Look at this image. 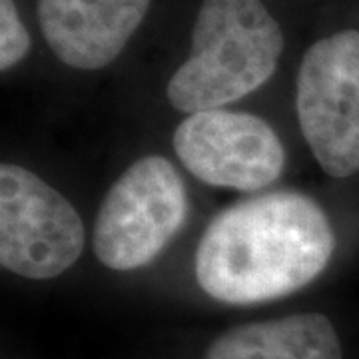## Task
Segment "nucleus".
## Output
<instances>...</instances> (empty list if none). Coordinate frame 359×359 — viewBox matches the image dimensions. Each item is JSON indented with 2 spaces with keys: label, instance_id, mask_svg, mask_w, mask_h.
I'll use <instances>...</instances> for the list:
<instances>
[{
  "label": "nucleus",
  "instance_id": "obj_1",
  "mask_svg": "<svg viewBox=\"0 0 359 359\" xmlns=\"http://www.w3.org/2000/svg\"><path fill=\"white\" fill-rule=\"evenodd\" d=\"M332 224L299 192L240 200L208 224L196 250V280L224 304L278 299L311 283L334 256Z\"/></svg>",
  "mask_w": 359,
  "mask_h": 359
},
{
  "label": "nucleus",
  "instance_id": "obj_2",
  "mask_svg": "<svg viewBox=\"0 0 359 359\" xmlns=\"http://www.w3.org/2000/svg\"><path fill=\"white\" fill-rule=\"evenodd\" d=\"M283 34L262 0H202L192 52L168 82L186 114L219 110L256 92L276 72Z\"/></svg>",
  "mask_w": 359,
  "mask_h": 359
},
{
  "label": "nucleus",
  "instance_id": "obj_3",
  "mask_svg": "<svg viewBox=\"0 0 359 359\" xmlns=\"http://www.w3.org/2000/svg\"><path fill=\"white\" fill-rule=\"evenodd\" d=\"M188 196L178 170L162 156H144L116 180L94 224L92 248L106 268L150 264L184 226Z\"/></svg>",
  "mask_w": 359,
  "mask_h": 359
},
{
  "label": "nucleus",
  "instance_id": "obj_4",
  "mask_svg": "<svg viewBox=\"0 0 359 359\" xmlns=\"http://www.w3.org/2000/svg\"><path fill=\"white\" fill-rule=\"evenodd\" d=\"M302 134L332 178L359 172V32L341 30L304 54L295 84Z\"/></svg>",
  "mask_w": 359,
  "mask_h": 359
},
{
  "label": "nucleus",
  "instance_id": "obj_5",
  "mask_svg": "<svg viewBox=\"0 0 359 359\" xmlns=\"http://www.w3.org/2000/svg\"><path fill=\"white\" fill-rule=\"evenodd\" d=\"M86 231L74 205L30 170L0 166V264L28 280L72 268Z\"/></svg>",
  "mask_w": 359,
  "mask_h": 359
},
{
  "label": "nucleus",
  "instance_id": "obj_6",
  "mask_svg": "<svg viewBox=\"0 0 359 359\" xmlns=\"http://www.w3.org/2000/svg\"><path fill=\"white\" fill-rule=\"evenodd\" d=\"M174 152L184 168L210 186L257 192L282 176L285 152L262 118L208 110L186 116L174 132Z\"/></svg>",
  "mask_w": 359,
  "mask_h": 359
},
{
  "label": "nucleus",
  "instance_id": "obj_7",
  "mask_svg": "<svg viewBox=\"0 0 359 359\" xmlns=\"http://www.w3.org/2000/svg\"><path fill=\"white\" fill-rule=\"evenodd\" d=\"M152 0H39V25L50 50L78 70L114 62Z\"/></svg>",
  "mask_w": 359,
  "mask_h": 359
},
{
  "label": "nucleus",
  "instance_id": "obj_8",
  "mask_svg": "<svg viewBox=\"0 0 359 359\" xmlns=\"http://www.w3.org/2000/svg\"><path fill=\"white\" fill-rule=\"evenodd\" d=\"M204 359H344L334 323L321 313L256 321L218 335Z\"/></svg>",
  "mask_w": 359,
  "mask_h": 359
},
{
  "label": "nucleus",
  "instance_id": "obj_9",
  "mask_svg": "<svg viewBox=\"0 0 359 359\" xmlns=\"http://www.w3.org/2000/svg\"><path fill=\"white\" fill-rule=\"evenodd\" d=\"M30 50V34L20 22L14 0H0V70L18 65Z\"/></svg>",
  "mask_w": 359,
  "mask_h": 359
}]
</instances>
